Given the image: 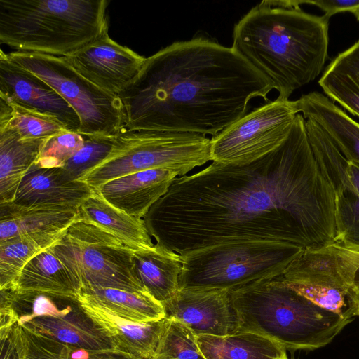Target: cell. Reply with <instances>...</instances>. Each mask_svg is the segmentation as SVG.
<instances>
[{
	"label": "cell",
	"instance_id": "6da1fadb",
	"mask_svg": "<svg viewBox=\"0 0 359 359\" xmlns=\"http://www.w3.org/2000/svg\"><path fill=\"white\" fill-rule=\"evenodd\" d=\"M298 114L283 143L245 165L213 162L177 177L143 217L156 244L180 255L226 241L304 248L336 240L335 193Z\"/></svg>",
	"mask_w": 359,
	"mask_h": 359
},
{
	"label": "cell",
	"instance_id": "7a4b0ae2",
	"mask_svg": "<svg viewBox=\"0 0 359 359\" xmlns=\"http://www.w3.org/2000/svg\"><path fill=\"white\" fill-rule=\"evenodd\" d=\"M273 90L231 47L203 36L175 41L147 57L118 95L125 130L215 136Z\"/></svg>",
	"mask_w": 359,
	"mask_h": 359
},
{
	"label": "cell",
	"instance_id": "3957f363",
	"mask_svg": "<svg viewBox=\"0 0 359 359\" xmlns=\"http://www.w3.org/2000/svg\"><path fill=\"white\" fill-rule=\"evenodd\" d=\"M302 1L264 0L234 25L231 48L288 100L316 79L327 59L329 18Z\"/></svg>",
	"mask_w": 359,
	"mask_h": 359
},
{
	"label": "cell",
	"instance_id": "277c9868",
	"mask_svg": "<svg viewBox=\"0 0 359 359\" xmlns=\"http://www.w3.org/2000/svg\"><path fill=\"white\" fill-rule=\"evenodd\" d=\"M239 331L269 337L290 351L323 348L354 318L325 309L285 285L278 276L229 291Z\"/></svg>",
	"mask_w": 359,
	"mask_h": 359
},
{
	"label": "cell",
	"instance_id": "5b68a950",
	"mask_svg": "<svg viewBox=\"0 0 359 359\" xmlns=\"http://www.w3.org/2000/svg\"><path fill=\"white\" fill-rule=\"evenodd\" d=\"M107 0H0V43L65 57L108 32Z\"/></svg>",
	"mask_w": 359,
	"mask_h": 359
},
{
	"label": "cell",
	"instance_id": "8992f818",
	"mask_svg": "<svg viewBox=\"0 0 359 359\" xmlns=\"http://www.w3.org/2000/svg\"><path fill=\"white\" fill-rule=\"evenodd\" d=\"M304 248L273 241H235L199 248L183 255L180 288L232 291L280 276Z\"/></svg>",
	"mask_w": 359,
	"mask_h": 359
},
{
	"label": "cell",
	"instance_id": "52a82bcc",
	"mask_svg": "<svg viewBox=\"0 0 359 359\" xmlns=\"http://www.w3.org/2000/svg\"><path fill=\"white\" fill-rule=\"evenodd\" d=\"M210 147L211 140L197 133L124 130L114 154L81 181L96 189L111 180L156 168L182 177L211 161Z\"/></svg>",
	"mask_w": 359,
	"mask_h": 359
},
{
	"label": "cell",
	"instance_id": "ba28073f",
	"mask_svg": "<svg viewBox=\"0 0 359 359\" xmlns=\"http://www.w3.org/2000/svg\"><path fill=\"white\" fill-rule=\"evenodd\" d=\"M52 249L69 271L81 292L100 288L147 290L134 269L135 250L80 217L69 226Z\"/></svg>",
	"mask_w": 359,
	"mask_h": 359
},
{
	"label": "cell",
	"instance_id": "9c48e42d",
	"mask_svg": "<svg viewBox=\"0 0 359 359\" xmlns=\"http://www.w3.org/2000/svg\"><path fill=\"white\" fill-rule=\"evenodd\" d=\"M359 269V248L339 240L306 248L279 276L314 304L341 316H357L351 290Z\"/></svg>",
	"mask_w": 359,
	"mask_h": 359
},
{
	"label": "cell",
	"instance_id": "30bf717a",
	"mask_svg": "<svg viewBox=\"0 0 359 359\" xmlns=\"http://www.w3.org/2000/svg\"><path fill=\"white\" fill-rule=\"evenodd\" d=\"M5 55L46 81L74 109L81 123L79 133L117 136L125 130V116L118 96L87 80L63 57L16 50Z\"/></svg>",
	"mask_w": 359,
	"mask_h": 359
},
{
	"label": "cell",
	"instance_id": "8fae6325",
	"mask_svg": "<svg viewBox=\"0 0 359 359\" xmlns=\"http://www.w3.org/2000/svg\"><path fill=\"white\" fill-rule=\"evenodd\" d=\"M2 290L15 311L18 325L80 348L106 349L117 347L86 313L78 297Z\"/></svg>",
	"mask_w": 359,
	"mask_h": 359
},
{
	"label": "cell",
	"instance_id": "7c38bea8",
	"mask_svg": "<svg viewBox=\"0 0 359 359\" xmlns=\"http://www.w3.org/2000/svg\"><path fill=\"white\" fill-rule=\"evenodd\" d=\"M298 114L295 100L268 101L212 137L211 161L245 165L268 155L285 140Z\"/></svg>",
	"mask_w": 359,
	"mask_h": 359
},
{
	"label": "cell",
	"instance_id": "4fadbf2b",
	"mask_svg": "<svg viewBox=\"0 0 359 359\" xmlns=\"http://www.w3.org/2000/svg\"><path fill=\"white\" fill-rule=\"evenodd\" d=\"M305 120L314 156L335 193L336 240L359 248V163L347 160L317 123Z\"/></svg>",
	"mask_w": 359,
	"mask_h": 359
},
{
	"label": "cell",
	"instance_id": "5bb4252c",
	"mask_svg": "<svg viewBox=\"0 0 359 359\" xmlns=\"http://www.w3.org/2000/svg\"><path fill=\"white\" fill-rule=\"evenodd\" d=\"M163 306L166 318L181 322L196 336L224 337L241 328L239 314L226 290L180 288Z\"/></svg>",
	"mask_w": 359,
	"mask_h": 359
},
{
	"label": "cell",
	"instance_id": "9a60e30c",
	"mask_svg": "<svg viewBox=\"0 0 359 359\" xmlns=\"http://www.w3.org/2000/svg\"><path fill=\"white\" fill-rule=\"evenodd\" d=\"M63 57L82 76L115 95L138 74L146 59L114 41L108 32Z\"/></svg>",
	"mask_w": 359,
	"mask_h": 359
},
{
	"label": "cell",
	"instance_id": "2e32d148",
	"mask_svg": "<svg viewBox=\"0 0 359 359\" xmlns=\"http://www.w3.org/2000/svg\"><path fill=\"white\" fill-rule=\"evenodd\" d=\"M0 97L20 106L57 118L67 130L79 133L74 109L46 81L15 64L1 50Z\"/></svg>",
	"mask_w": 359,
	"mask_h": 359
},
{
	"label": "cell",
	"instance_id": "e0dca14e",
	"mask_svg": "<svg viewBox=\"0 0 359 359\" xmlns=\"http://www.w3.org/2000/svg\"><path fill=\"white\" fill-rule=\"evenodd\" d=\"M95 189L74 179L63 168H41L34 164L22 178L14 204L25 206L79 208Z\"/></svg>",
	"mask_w": 359,
	"mask_h": 359
},
{
	"label": "cell",
	"instance_id": "ac0fdd59",
	"mask_svg": "<svg viewBox=\"0 0 359 359\" xmlns=\"http://www.w3.org/2000/svg\"><path fill=\"white\" fill-rule=\"evenodd\" d=\"M177 176L164 168L147 170L111 180L95 191L118 209L143 219Z\"/></svg>",
	"mask_w": 359,
	"mask_h": 359
},
{
	"label": "cell",
	"instance_id": "d6986e66",
	"mask_svg": "<svg viewBox=\"0 0 359 359\" xmlns=\"http://www.w3.org/2000/svg\"><path fill=\"white\" fill-rule=\"evenodd\" d=\"M78 300L95 325L118 348L143 359H154L168 318L135 323L114 315L81 294H79Z\"/></svg>",
	"mask_w": 359,
	"mask_h": 359
},
{
	"label": "cell",
	"instance_id": "ffe728a7",
	"mask_svg": "<svg viewBox=\"0 0 359 359\" xmlns=\"http://www.w3.org/2000/svg\"><path fill=\"white\" fill-rule=\"evenodd\" d=\"M79 217V208L25 207L0 203V242L25 234L66 231Z\"/></svg>",
	"mask_w": 359,
	"mask_h": 359
},
{
	"label": "cell",
	"instance_id": "44dd1931",
	"mask_svg": "<svg viewBox=\"0 0 359 359\" xmlns=\"http://www.w3.org/2000/svg\"><path fill=\"white\" fill-rule=\"evenodd\" d=\"M134 269L144 288L162 304L180 290L182 257L158 244L135 250Z\"/></svg>",
	"mask_w": 359,
	"mask_h": 359
},
{
	"label": "cell",
	"instance_id": "7402d4cb",
	"mask_svg": "<svg viewBox=\"0 0 359 359\" xmlns=\"http://www.w3.org/2000/svg\"><path fill=\"white\" fill-rule=\"evenodd\" d=\"M300 111L305 119L317 123L341 154L359 163V123L323 93L313 91L303 99Z\"/></svg>",
	"mask_w": 359,
	"mask_h": 359
},
{
	"label": "cell",
	"instance_id": "603a6c76",
	"mask_svg": "<svg viewBox=\"0 0 359 359\" xmlns=\"http://www.w3.org/2000/svg\"><path fill=\"white\" fill-rule=\"evenodd\" d=\"M9 337L19 359H143L118 347L87 349L72 346L18 324Z\"/></svg>",
	"mask_w": 359,
	"mask_h": 359
},
{
	"label": "cell",
	"instance_id": "cb8c5ba5",
	"mask_svg": "<svg viewBox=\"0 0 359 359\" xmlns=\"http://www.w3.org/2000/svg\"><path fill=\"white\" fill-rule=\"evenodd\" d=\"M79 213L81 219L114 236L134 250L154 245L143 219L118 209L95 191L80 205Z\"/></svg>",
	"mask_w": 359,
	"mask_h": 359
},
{
	"label": "cell",
	"instance_id": "d4e9b609",
	"mask_svg": "<svg viewBox=\"0 0 359 359\" xmlns=\"http://www.w3.org/2000/svg\"><path fill=\"white\" fill-rule=\"evenodd\" d=\"M196 339L206 359H288L280 344L251 332L224 337L197 335Z\"/></svg>",
	"mask_w": 359,
	"mask_h": 359
},
{
	"label": "cell",
	"instance_id": "484cf974",
	"mask_svg": "<svg viewBox=\"0 0 359 359\" xmlns=\"http://www.w3.org/2000/svg\"><path fill=\"white\" fill-rule=\"evenodd\" d=\"M46 140H22L12 130H0V203L13 201Z\"/></svg>",
	"mask_w": 359,
	"mask_h": 359
},
{
	"label": "cell",
	"instance_id": "4316f807",
	"mask_svg": "<svg viewBox=\"0 0 359 359\" xmlns=\"http://www.w3.org/2000/svg\"><path fill=\"white\" fill-rule=\"evenodd\" d=\"M10 290L76 297L81 293L69 271L57 257L52 246L37 254L25 265Z\"/></svg>",
	"mask_w": 359,
	"mask_h": 359
},
{
	"label": "cell",
	"instance_id": "83f0119b",
	"mask_svg": "<svg viewBox=\"0 0 359 359\" xmlns=\"http://www.w3.org/2000/svg\"><path fill=\"white\" fill-rule=\"evenodd\" d=\"M318 84L329 99L359 117V40L332 60Z\"/></svg>",
	"mask_w": 359,
	"mask_h": 359
},
{
	"label": "cell",
	"instance_id": "f1b7e54d",
	"mask_svg": "<svg viewBox=\"0 0 359 359\" xmlns=\"http://www.w3.org/2000/svg\"><path fill=\"white\" fill-rule=\"evenodd\" d=\"M79 294L114 315L132 322L149 323L165 318L163 304L147 290L100 288L82 291Z\"/></svg>",
	"mask_w": 359,
	"mask_h": 359
},
{
	"label": "cell",
	"instance_id": "f546056e",
	"mask_svg": "<svg viewBox=\"0 0 359 359\" xmlns=\"http://www.w3.org/2000/svg\"><path fill=\"white\" fill-rule=\"evenodd\" d=\"M66 231L21 235L0 242V290H11L25 265L55 245Z\"/></svg>",
	"mask_w": 359,
	"mask_h": 359
},
{
	"label": "cell",
	"instance_id": "4dcf8cb0",
	"mask_svg": "<svg viewBox=\"0 0 359 359\" xmlns=\"http://www.w3.org/2000/svg\"><path fill=\"white\" fill-rule=\"evenodd\" d=\"M10 129L22 140H44L67 130L56 118L0 97V130Z\"/></svg>",
	"mask_w": 359,
	"mask_h": 359
},
{
	"label": "cell",
	"instance_id": "1f68e13d",
	"mask_svg": "<svg viewBox=\"0 0 359 359\" xmlns=\"http://www.w3.org/2000/svg\"><path fill=\"white\" fill-rule=\"evenodd\" d=\"M118 135H83V145L65 163L63 168L74 179L81 180L114 154L118 145Z\"/></svg>",
	"mask_w": 359,
	"mask_h": 359
},
{
	"label": "cell",
	"instance_id": "d6a6232c",
	"mask_svg": "<svg viewBox=\"0 0 359 359\" xmlns=\"http://www.w3.org/2000/svg\"><path fill=\"white\" fill-rule=\"evenodd\" d=\"M154 359L206 358L192 330L178 320L168 319Z\"/></svg>",
	"mask_w": 359,
	"mask_h": 359
},
{
	"label": "cell",
	"instance_id": "836d02e7",
	"mask_svg": "<svg viewBox=\"0 0 359 359\" xmlns=\"http://www.w3.org/2000/svg\"><path fill=\"white\" fill-rule=\"evenodd\" d=\"M83 142L84 136L76 132L65 130L53 135L44 142L35 164L41 168L63 167Z\"/></svg>",
	"mask_w": 359,
	"mask_h": 359
},
{
	"label": "cell",
	"instance_id": "e575fe53",
	"mask_svg": "<svg viewBox=\"0 0 359 359\" xmlns=\"http://www.w3.org/2000/svg\"><path fill=\"white\" fill-rule=\"evenodd\" d=\"M302 3L318 7L325 12L324 15L328 18L338 13H351L359 7V0L302 1Z\"/></svg>",
	"mask_w": 359,
	"mask_h": 359
},
{
	"label": "cell",
	"instance_id": "d590c367",
	"mask_svg": "<svg viewBox=\"0 0 359 359\" xmlns=\"http://www.w3.org/2000/svg\"><path fill=\"white\" fill-rule=\"evenodd\" d=\"M0 342L1 359H19L16 348L10 337L1 339Z\"/></svg>",
	"mask_w": 359,
	"mask_h": 359
},
{
	"label": "cell",
	"instance_id": "8d00e7d4",
	"mask_svg": "<svg viewBox=\"0 0 359 359\" xmlns=\"http://www.w3.org/2000/svg\"><path fill=\"white\" fill-rule=\"evenodd\" d=\"M352 294L356 304L357 316H359V289L353 287L352 289Z\"/></svg>",
	"mask_w": 359,
	"mask_h": 359
},
{
	"label": "cell",
	"instance_id": "74e56055",
	"mask_svg": "<svg viewBox=\"0 0 359 359\" xmlns=\"http://www.w3.org/2000/svg\"><path fill=\"white\" fill-rule=\"evenodd\" d=\"M353 287L359 289V269L358 270V271L355 274Z\"/></svg>",
	"mask_w": 359,
	"mask_h": 359
},
{
	"label": "cell",
	"instance_id": "f35d334b",
	"mask_svg": "<svg viewBox=\"0 0 359 359\" xmlns=\"http://www.w3.org/2000/svg\"><path fill=\"white\" fill-rule=\"evenodd\" d=\"M351 13L353 14L354 16L355 17V18L357 19V20L359 21V7L357 8L356 9L353 10L351 12Z\"/></svg>",
	"mask_w": 359,
	"mask_h": 359
}]
</instances>
